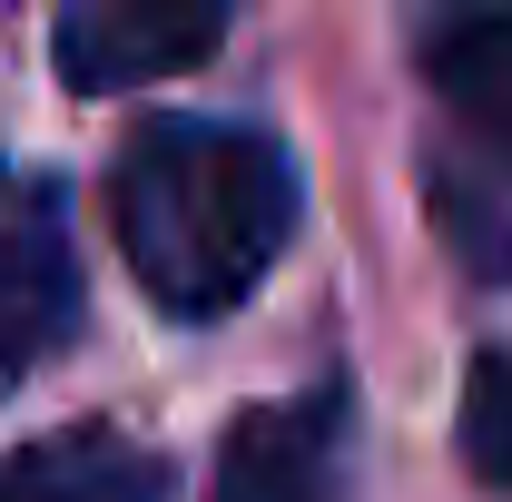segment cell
Wrapping results in <instances>:
<instances>
[{
	"label": "cell",
	"mask_w": 512,
	"mask_h": 502,
	"mask_svg": "<svg viewBox=\"0 0 512 502\" xmlns=\"http://www.w3.org/2000/svg\"><path fill=\"white\" fill-rule=\"evenodd\" d=\"M453 443H463V473L483 493H512V355L483 345L463 365V414H453Z\"/></svg>",
	"instance_id": "7"
},
{
	"label": "cell",
	"mask_w": 512,
	"mask_h": 502,
	"mask_svg": "<svg viewBox=\"0 0 512 502\" xmlns=\"http://www.w3.org/2000/svg\"><path fill=\"white\" fill-rule=\"evenodd\" d=\"M424 79L444 89V109L493 158L512 168V0H473L424 40Z\"/></svg>",
	"instance_id": "6"
},
{
	"label": "cell",
	"mask_w": 512,
	"mask_h": 502,
	"mask_svg": "<svg viewBox=\"0 0 512 502\" xmlns=\"http://www.w3.org/2000/svg\"><path fill=\"white\" fill-rule=\"evenodd\" d=\"M296 207V158L256 119H148L109 178L128 276L178 325H217L247 306L296 237Z\"/></svg>",
	"instance_id": "1"
},
{
	"label": "cell",
	"mask_w": 512,
	"mask_h": 502,
	"mask_svg": "<svg viewBox=\"0 0 512 502\" xmlns=\"http://www.w3.org/2000/svg\"><path fill=\"white\" fill-rule=\"evenodd\" d=\"M345 493V384H306L227 424L207 502H335Z\"/></svg>",
	"instance_id": "3"
},
{
	"label": "cell",
	"mask_w": 512,
	"mask_h": 502,
	"mask_svg": "<svg viewBox=\"0 0 512 502\" xmlns=\"http://www.w3.org/2000/svg\"><path fill=\"white\" fill-rule=\"evenodd\" d=\"M227 20H237V0H60L50 60L79 99H128V89L207 69Z\"/></svg>",
	"instance_id": "2"
},
{
	"label": "cell",
	"mask_w": 512,
	"mask_h": 502,
	"mask_svg": "<svg viewBox=\"0 0 512 502\" xmlns=\"http://www.w3.org/2000/svg\"><path fill=\"white\" fill-rule=\"evenodd\" d=\"M0 502H168V463L109 424H60L0 463Z\"/></svg>",
	"instance_id": "5"
},
{
	"label": "cell",
	"mask_w": 512,
	"mask_h": 502,
	"mask_svg": "<svg viewBox=\"0 0 512 502\" xmlns=\"http://www.w3.org/2000/svg\"><path fill=\"white\" fill-rule=\"evenodd\" d=\"M79 335V256H69L60 188H30L0 237V394Z\"/></svg>",
	"instance_id": "4"
}]
</instances>
